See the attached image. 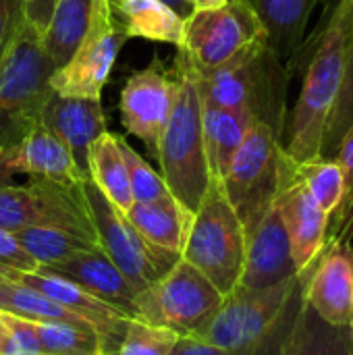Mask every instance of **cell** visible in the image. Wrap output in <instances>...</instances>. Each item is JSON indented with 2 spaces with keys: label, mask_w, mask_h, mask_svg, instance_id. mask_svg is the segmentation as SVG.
Here are the masks:
<instances>
[{
  "label": "cell",
  "mask_w": 353,
  "mask_h": 355,
  "mask_svg": "<svg viewBox=\"0 0 353 355\" xmlns=\"http://www.w3.org/2000/svg\"><path fill=\"white\" fill-rule=\"evenodd\" d=\"M352 31L353 0H339L322 27L302 42L287 64L291 75L304 69L302 92L283 131V152L293 164L322 158L325 133L341 92Z\"/></svg>",
  "instance_id": "6da1fadb"
},
{
  "label": "cell",
  "mask_w": 353,
  "mask_h": 355,
  "mask_svg": "<svg viewBox=\"0 0 353 355\" xmlns=\"http://www.w3.org/2000/svg\"><path fill=\"white\" fill-rule=\"evenodd\" d=\"M173 77L175 102L154 156L158 158L160 177L164 179L171 196L193 214L212 181V175L202 131L204 104L193 69L183 48L177 52Z\"/></svg>",
  "instance_id": "7a4b0ae2"
},
{
  "label": "cell",
  "mask_w": 353,
  "mask_h": 355,
  "mask_svg": "<svg viewBox=\"0 0 353 355\" xmlns=\"http://www.w3.org/2000/svg\"><path fill=\"white\" fill-rule=\"evenodd\" d=\"M191 64V62H189ZM196 83L206 104L246 110L254 121L268 125L281 139L287 123V85L291 73L270 50L268 42H258L237 58L214 71H198Z\"/></svg>",
  "instance_id": "3957f363"
},
{
  "label": "cell",
  "mask_w": 353,
  "mask_h": 355,
  "mask_svg": "<svg viewBox=\"0 0 353 355\" xmlns=\"http://www.w3.org/2000/svg\"><path fill=\"white\" fill-rule=\"evenodd\" d=\"M52 73L42 33L23 19L0 56V150L40 125L44 104L52 94Z\"/></svg>",
  "instance_id": "277c9868"
},
{
  "label": "cell",
  "mask_w": 353,
  "mask_h": 355,
  "mask_svg": "<svg viewBox=\"0 0 353 355\" xmlns=\"http://www.w3.org/2000/svg\"><path fill=\"white\" fill-rule=\"evenodd\" d=\"M181 258L223 295H229L239 285L246 260V231L221 181L214 177L191 216Z\"/></svg>",
  "instance_id": "5b68a950"
},
{
  "label": "cell",
  "mask_w": 353,
  "mask_h": 355,
  "mask_svg": "<svg viewBox=\"0 0 353 355\" xmlns=\"http://www.w3.org/2000/svg\"><path fill=\"white\" fill-rule=\"evenodd\" d=\"M285 162L283 139L268 125L254 121L227 175L221 179L223 191L237 212L246 235L275 206Z\"/></svg>",
  "instance_id": "8992f818"
},
{
  "label": "cell",
  "mask_w": 353,
  "mask_h": 355,
  "mask_svg": "<svg viewBox=\"0 0 353 355\" xmlns=\"http://www.w3.org/2000/svg\"><path fill=\"white\" fill-rule=\"evenodd\" d=\"M81 193L85 198L98 245L137 293L154 285L181 260V254L148 243L133 229L127 216L106 200L92 179L81 181Z\"/></svg>",
  "instance_id": "52a82bcc"
},
{
  "label": "cell",
  "mask_w": 353,
  "mask_h": 355,
  "mask_svg": "<svg viewBox=\"0 0 353 355\" xmlns=\"http://www.w3.org/2000/svg\"><path fill=\"white\" fill-rule=\"evenodd\" d=\"M225 295L183 258L154 285L137 293V316L177 337L198 335Z\"/></svg>",
  "instance_id": "ba28073f"
},
{
  "label": "cell",
  "mask_w": 353,
  "mask_h": 355,
  "mask_svg": "<svg viewBox=\"0 0 353 355\" xmlns=\"http://www.w3.org/2000/svg\"><path fill=\"white\" fill-rule=\"evenodd\" d=\"M27 227H60L96 239L81 183L29 179L25 185H0V229L17 233Z\"/></svg>",
  "instance_id": "9c48e42d"
},
{
  "label": "cell",
  "mask_w": 353,
  "mask_h": 355,
  "mask_svg": "<svg viewBox=\"0 0 353 355\" xmlns=\"http://www.w3.org/2000/svg\"><path fill=\"white\" fill-rule=\"evenodd\" d=\"M264 40L266 31L246 0H229L221 8L193 10L181 48L198 71H214Z\"/></svg>",
  "instance_id": "30bf717a"
},
{
  "label": "cell",
  "mask_w": 353,
  "mask_h": 355,
  "mask_svg": "<svg viewBox=\"0 0 353 355\" xmlns=\"http://www.w3.org/2000/svg\"><path fill=\"white\" fill-rule=\"evenodd\" d=\"M127 35L110 0H94L89 27L69 62L50 77L52 92L71 98H96L110 77Z\"/></svg>",
  "instance_id": "8fae6325"
},
{
  "label": "cell",
  "mask_w": 353,
  "mask_h": 355,
  "mask_svg": "<svg viewBox=\"0 0 353 355\" xmlns=\"http://www.w3.org/2000/svg\"><path fill=\"white\" fill-rule=\"evenodd\" d=\"M175 102L173 69H166L158 58L146 69L135 71L121 92V121L123 127L144 141L156 154L160 133L169 121Z\"/></svg>",
  "instance_id": "7c38bea8"
},
{
  "label": "cell",
  "mask_w": 353,
  "mask_h": 355,
  "mask_svg": "<svg viewBox=\"0 0 353 355\" xmlns=\"http://www.w3.org/2000/svg\"><path fill=\"white\" fill-rule=\"evenodd\" d=\"M304 302L329 324L353 322V248L347 241L327 239L316 262L302 275Z\"/></svg>",
  "instance_id": "4fadbf2b"
},
{
  "label": "cell",
  "mask_w": 353,
  "mask_h": 355,
  "mask_svg": "<svg viewBox=\"0 0 353 355\" xmlns=\"http://www.w3.org/2000/svg\"><path fill=\"white\" fill-rule=\"evenodd\" d=\"M275 206L285 223L293 262L298 272L302 275L320 256L329 237L331 216L316 204L304 181L298 177L295 164L291 160L285 162L283 181Z\"/></svg>",
  "instance_id": "5bb4252c"
},
{
  "label": "cell",
  "mask_w": 353,
  "mask_h": 355,
  "mask_svg": "<svg viewBox=\"0 0 353 355\" xmlns=\"http://www.w3.org/2000/svg\"><path fill=\"white\" fill-rule=\"evenodd\" d=\"M17 177L48 179L64 185L83 181L67 146L42 123L19 141L0 150V185L15 183Z\"/></svg>",
  "instance_id": "9a60e30c"
},
{
  "label": "cell",
  "mask_w": 353,
  "mask_h": 355,
  "mask_svg": "<svg viewBox=\"0 0 353 355\" xmlns=\"http://www.w3.org/2000/svg\"><path fill=\"white\" fill-rule=\"evenodd\" d=\"M298 275L285 223L277 206H273L246 235V260L237 287L268 289Z\"/></svg>",
  "instance_id": "2e32d148"
},
{
  "label": "cell",
  "mask_w": 353,
  "mask_h": 355,
  "mask_svg": "<svg viewBox=\"0 0 353 355\" xmlns=\"http://www.w3.org/2000/svg\"><path fill=\"white\" fill-rule=\"evenodd\" d=\"M37 270L58 275L81 289H85L96 300L104 302L121 316L133 320L137 316V291L125 279V275L114 266V262L102 252V248H92L64 262L40 266Z\"/></svg>",
  "instance_id": "e0dca14e"
},
{
  "label": "cell",
  "mask_w": 353,
  "mask_h": 355,
  "mask_svg": "<svg viewBox=\"0 0 353 355\" xmlns=\"http://www.w3.org/2000/svg\"><path fill=\"white\" fill-rule=\"evenodd\" d=\"M40 123L56 135L71 152L83 179H89V148L106 131L102 102L96 98H71L50 94Z\"/></svg>",
  "instance_id": "ac0fdd59"
},
{
  "label": "cell",
  "mask_w": 353,
  "mask_h": 355,
  "mask_svg": "<svg viewBox=\"0 0 353 355\" xmlns=\"http://www.w3.org/2000/svg\"><path fill=\"white\" fill-rule=\"evenodd\" d=\"M10 281H17L25 287H31V289L48 295L50 300L58 302L67 310H71L75 316H79L81 320H85L87 324H92L98 331V335L102 339L104 355L117 354L129 318L121 316L117 310H112L110 306L96 300L94 295H89L79 285H75V283L58 277V275L33 270V272H19Z\"/></svg>",
  "instance_id": "d6986e66"
},
{
  "label": "cell",
  "mask_w": 353,
  "mask_h": 355,
  "mask_svg": "<svg viewBox=\"0 0 353 355\" xmlns=\"http://www.w3.org/2000/svg\"><path fill=\"white\" fill-rule=\"evenodd\" d=\"M320 0H246L260 19L270 50L285 62L298 54L306 40L308 21Z\"/></svg>",
  "instance_id": "ffe728a7"
},
{
  "label": "cell",
  "mask_w": 353,
  "mask_h": 355,
  "mask_svg": "<svg viewBox=\"0 0 353 355\" xmlns=\"http://www.w3.org/2000/svg\"><path fill=\"white\" fill-rule=\"evenodd\" d=\"M123 214L148 243L175 254H181L193 216L173 196L154 202H133Z\"/></svg>",
  "instance_id": "44dd1931"
},
{
  "label": "cell",
  "mask_w": 353,
  "mask_h": 355,
  "mask_svg": "<svg viewBox=\"0 0 353 355\" xmlns=\"http://www.w3.org/2000/svg\"><path fill=\"white\" fill-rule=\"evenodd\" d=\"M202 131H204V148L210 166V175L214 179H223L229 171L233 156L243 144L250 125L254 123L252 114L246 110H231L206 104L202 100Z\"/></svg>",
  "instance_id": "7402d4cb"
},
{
  "label": "cell",
  "mask_w": 353,
  "mask_h": 355,
  "mask_svg": "<svg viewBox=\"0 0 353 355\" xmlns=\"http://www.w3.org/2000/svg\"><path fill=\"white\" fill-rule=\"evenodd\" d=\"M127 37L175 44L185 42V19L160 0H110Z\"/></svg>",
  "instance_id": "603a6c76"
},
{
  "label": "cell",
  "mask_w": 353,
  "mask_h": 355,
  "mask_svg": "<svg viewBox=\"0 0 353 355\" xmlns=\"http://www.w3.org/2000/svg\"><path fill=\"white\" fill-rule=\"evenodd\" d=\"M279 355H353L352 327L329 324L302 297L298 316Z\"/></svg>",
  "instance_id": "cb8c5ba5"
},
{
  "label": "cell",
  "mask_w": 353,
  "mask_h": 355,
  "mask_svg": "<svg viewBox=\"0 0 353 355\" xmlns=\"http://www.w3.org/2000/svg\"><path fill=\"white\" fill-rule=\"evenodd\" d=\"M94 10V0H56L42 46L54 71L64 67L81 44Z\"/></svg>",
  "instance_id": "d4e9b609"
},
{
  "label": "cell",
  "mask_w": 353,
  "mask_h": 355,
  "mask_svg": "<svg viewBox=\"0 0 353 355\" xmlns=\"http://www.w3.org/2000/svg\"><path fill=\"white\" fill-rule=\"evenodd\" d=\"M87 166H89V179L106 196V200L121 212H127L129 206L133 204L129 175H127L123 152L119 148V139L112 133L104 131L92 144Z\"/></svg>",
  "instance_id": "484cf974"
},
{
  "label": "cell",
  "mask_w": 353,
  "mask_h": 355,
  "mask_svg": "<svg viewBox=\"0 0 353 355\" xmlns=\"http://www.w3.org/2000/svg\"><path fill=\"white\" fill-rule=\"evenodd\" d=\"M12 235L19 241V245L40 266L64 262V260L81 254V252L98 248L96 239L83 237L75 231H67L60 227H27V229H21Z\"/></svg>",
  "instance_id": "4316f807"
},
{
  "label": "cell",
  "mask_w": 353,
  "mask_h": 355,
  "mask_svg": "<svg viewBox=\"0 0 353 355\" xmlns=\"http://www.w3.org/2000/svg\"><path fill=\"white\" fill-rule=\"evenodd\" d=\"M0 312L25 318V320H48V322H69V324H87L71 310L50 300L48 295L25 287L17 281L4 279L0 283ZM92 327V324H89Z\"/></svg>",
  "instance_id": "83f0119b"
},
{
  "label": "cell",
  "mask_w": 353,
  "mask_h": 355,
  "mask_svg": "<svg viewBox=\"0 0 353 355\" xmlns=\"http://www.w3.org/2000/svg\"><path fill=\"white\" fill-rule=\"evenodd\" d=\"M42 355H104L102 339L89 324L31 320Z\"/></svg>",
  "instance_id": "f1b7e54d"
},
{
  "label": "cell",
  "mask_w": 353,
  "mask_h": 355,
  "mask_svg": "<svg viewBox=\"0 0 353 355\" xmlns=\"http://www.w3.org/2000/svg\"><path fill=\"white\" fill-rule=\"evenodd\" d=\"M298 177L304 181L316 204L333 216L343 200V173L335 158H316L306 164H295Z\"/></svg>",
  "instance_id": "f546056e"
},
{
  "label": "cell",
  "mask_w": 353,
  "mask_h": 355,
  "mask_svg": "<svg viewBox=\"0 0 353 355\" xmlns=\"http://www.w3.org/2000/svg\"><path fill=\"white\" fill-rule=\"evenodd\" d=\"M353 125V31L347 42V52H345V69H343V81H341V92L335 104V110L331 114L327 133H325V144H322V156L331 158L343 139V135L350 131Z\"/></svg>",
  "instance_id": "4dcf8cb0"
},
{
  "label": "cell",
  "mask_w": 353,
  "mask_h": 355,
  "mask_svg": "<svg viewBox=\"0 0 353 355\" xmlns=\"http://www.w3.org/2000/svg\"><path fill=\"white\" fill-rule=\"evenodd\" d=\"M177 339L179 337L164 327L133 318L127 322L123 341L114 355H169Z\"/></svg>",
  "instance_id": "1f68e13d"
},
{
  "label": "cell",
  "mask_w": 353,
  "mask_h": 355,
  "mask_svg": "<svg viewBox=\"0 0 353 355\" xmlns=\"http://www.w3.org/2000/svg\"><path fill=\"white\" fill-rule=\"evenodd\" d=\"M117 139H119V148H121L125 164H127L133 202H154V200L169 198L171 191H169L164 179L125 139H121V137H117Z\"/></svg>",
  "instance_id": "d6a6232c"
},
{
  "label": "cell",
  "mask_w": 353,
  "mask_h": 355,
  "mask_svg": "<svg viewBox=\"0 0 353 355\" xmlns=\"http://www.w3.org/2000/svg\"><path fill=\"white\" fill-rule=\"evenodd\" d=\"M343 173V200L333 214V229L327 239L345 241V231L353 223V125L339 141L335 154L331 156Z\"/></svg>",
  "instance_id": "836d02e7"
},
{
  "label": "cell",
  "mask_w": 353,
  "mask_h": 355,
  "mask_svg": "<svg viewBox=\"0 0 353 355\" xmlns=\"http://www.w3.org/2000/svg\"><path fill=\"white\" fill-rule=\"evenodd\" d=\"M37 262L19 245L12 233L0 229V272L6 279H12L19 272L37 270Z\"/></svg>",
  "instance_id": "e575fe53"
},
{
  "label": "cell",
  "mask_w": 353,
  "mask_h": 355,
  "mask_svg": "<svg viewBox=\"0 0 353 355\" xmlns=\"http://www.w3.org/2000/svg\"><path fill=\"white\" fill-rule=\"evenodd\" d=\"M23 23V2L21 0H0V56Z\"/></svg>",
  "instance_id": "d590c367"
},
{
  "label": "cell",
  "mask_w": 353,
  "mask_h": 355,
  "mask_svg": "<svg viewBox=\"0 0 353 355\" xmlns=\"http://www.w3.org/2000/svg\"><path fill=\"white\" fill-rule=\"evenodd\" d=\"M54 4H56V0H27L23 4V19L33 29H37L40 33H44V29L50 23Z\"/></svg>",
  "instance_id": "8d00e7d4"
},
{
  "label": "cell",
  "mask_w": 353,
  "mask_h": 355,
  "mask_svg": "<svg viewBox=\"0 0 353 355\" xmlns=\"http://www.w3.org/2000/svg\"><path fill=\"white\" fill-rule=\"evenodd\" d=\"M169 355H229L225 349L210 345L208 341L196 337V335H187V337H179L177 343L173 345V349Z\"/></svg>",
  "instance_id": "74e56055"
},
{
  "label": "cell",
  "mask_w": 353,
  "mask_h": 355,
  "mask_svg": "<svg viewBox=\"0 0 353 355\" xmlns=\"http://www.w3.org/2000/svg\"><path fill=\"white\" fill-rule=\"evenodd\" d=\"M160 2H164L169 8H173V10H175L181 19H185V21H187V19L191 17V12L196 10L193 4H191V0H160Z\"/></svg>",
  "instance_id": "f35d334b"
},
{
  "label": "cell",
  "mask_w": 353,
  "mask_h": 355,
  "mask_svg": "<svg viewBox=\"0 0 353 355\" xmlns=\"http://www.w3.org/2000/svg\"><path fill=\"white\" fill-rule=\"evenodd\" d=\"M229 0H191L196 10H212V8H221L225 6Z\"/></svg>",
  "instance_id": "ab89813d"
},
{
  "label": "cell",
  "mask_w": 353,
  "mask_h": 355,
  "mask_svg": "<svg viewBox=\"0 0 353 355\" xmlns=\"http://www.w3.org/2000/svg\"><path fill=\"white\" fill-rule=\"evenodd\" d=\"M320 2L325 4V10H322V19L318 21V25L314 27V31H318V29L322 27V23H325V21L329 19V15H331V10L335 8V4H337L339 0H320ZM314 31H312V33H314Z\"/></svg>",
  "instance_id": "60d3db41"
},
{
  "label": "cell",
  "mask_w": 353,
  "mask_h": 355,
  "mask_svg": "<svg viewBox=\"0 0 353 355\" xmlns=\"http://www.w3.org/2000/svg\"><path fill=\"white\" fill-rule=\"evenodd\" d=\"M4 279H6V277H4V275H2V272H0V283H2V281H4Z\"/></svg>",
  "instance_id": "b9f144b4"
},
{
  "label": "cell",
  "mask_w": 353,
  "mask_h": 355,
  "mask_svg": "<svg viewBox=\"0 0 353 355\" xmlns=\"http://www.w3.org/2000/svg\"><path fill=\"white\" fill-rule=\"evenodd\" d=\"M21 2H23V4H25V2H27V0H21Z\"/></svg>",
  "instance_id": "7bdbcfd3"
},
{
  "label": "cell",
  "mask_w": 353,
  "mask_h": 355,
  "mask_svg": "<svg viewBox=\"0 0 353 355\" xmlns=\"http://www.w3.org/2000/svg\"><path fill=\"white\" fill-rule=\"evenodd\" d=\"M352 333H353V322H352Z\"/></svg>",
  "instance_id": "ee69618b"
}]
</instances>
